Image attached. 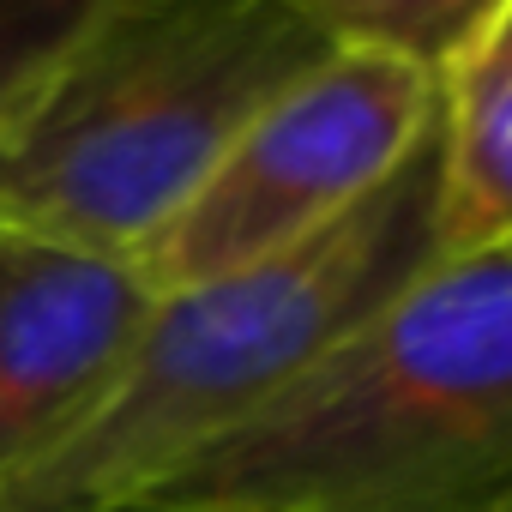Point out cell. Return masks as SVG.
I'll list each match as a JSON object with an SVG mask.
<instances>
[{
  "label": "cell",
  "mask_w": 512,
  "mask_h": 512,
  "mask_svg": "<svg viewBox=\"0 0 512 512\" xmlns=\"http://www.w3.org/2000/svg\"><path fill=\"white\" fill-rule=\"evenodd\" d=\"M139 512H512V241L422 266Z\"/></svg>",
  "instance_id": "1"
},
{
  "label": "cell",
  "mask_w": 512,
  "mask_h": 512,
  "mask_svg": "<svg viewBox=\"0 0 512 512\" xmlns=\"http://www.w3.org/2000/svg\"><path fill=\"white\" fill-rule=\"evenodd\" d=\"M434 133L338 223L229 278L157 296L109 392L19 476L0 512H139L175 470L284 398L344 332L440 260Z\"/></svg>",
  "instance_id": "2"
},
{
  "label": "cell",
  "mask_w": 512,
  "mask_h": 512,
  "mask_svg": "<svg viewBox=\"0 0 512 512\" xmlns=\"http://www.w3.org/2000/svg\"><path fill=\"white\" fill-rule=\"evenodd\" d=\"M326 55L296 0H103L0 121V235L139 260Z\"/></svg>",
  "instance_id": "3"
},
{
  "label": "cell",
  "mask_w": 512,
  "mask_h": 512,
  "mask_svg": "<svg viewBox=\"0 0 512 512\" xmlns=\"http://www.w3.org/2000/svg\"><path fill=\"white\" fill-rule=\"evenodd\" d=\"M428 133L434 73L368 49H332L241 127L133 266L157 296H175L290 253L356 211Z\"/></svg>",
  "instance_id": "4"
},
{
  "label": "cell",
  "mask_w": 512,
  "mask_h": 512,
  "mask_svg": "<svg viewBox=\"0 0 512 512\" xmlns=\"http://www.w3.org/2000/svg\"><path fill=\"white\" fill-rule=\"evenodd\" d=\"M151 308L133 260L0 235V482L109 392Z\"/></svg>",
  "instance_id": "5"
},
{
  "label": "cell",
  "mask_w": 512,
  "mask_h": 512,
  "mask_svg": "<svg viewBox=\"0 0 512 512\" xmlns=\"http://www.w3.org/2000/svg\"><path fill=\"white\" fill-rule=\"evenodd\" d=\"M440 145V260L512 241V0L440 61L434 73Z\"/></svg>",
  "instance_id": "6"
},
{
  "label": "cell",
  "mask_w": 512,
  "mask_h": 512,
  "mask_svg": "<svg viewBox=\"0 0 512 512\" xmlns=\"http://www.w3.org/2000/svg\"><path fill=\"white\" fill-rule=\"evenodd\" d=\"M332 49H368L440 73V61L500 7V0H296Z\"/></svg>",
  "instance_id": "7"
},
{
  "label": "cell",
  "mask_w": 512,
  "mask_h": 512,
  "mask_svg": "<svg viewBox=\"0 0 512 512\" xmlns=\"http://www.w3.org/2000/svg\"><path fill=\"white\" fill-rule=\"evenodd\" d=\"M103 0H0V121L31 79L91 25Z\"/></svg>",
  "instance_id": "8"
}]
</instances>
